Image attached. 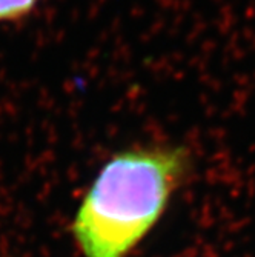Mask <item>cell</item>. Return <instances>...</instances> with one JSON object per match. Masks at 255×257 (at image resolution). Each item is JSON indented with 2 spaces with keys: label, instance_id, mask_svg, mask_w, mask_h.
Instances as JSON below:
<instances>
[{
  "label": "cell",
  "instance_id": "1",
  "mask_svg": "<svg viewBox=\"0 0 255 257\" xmlns=\"http://www.w3.org/2000/svg\"><path fill=\"white\" fill-rule=\"evenodd\" d=\"M189 168L184 147H132L114 154L74 220L85 257H125L158 220Z\"/></svg>",
  "mask_w": 255,
  "mask_h": 257
},
{
  "label": "cell",
  "instance_id": "2",
  "mask_svg": "<svg viewBox=\"0 0 255 257\" xmlns=\"http://www.w3.org/2000/svg\"><path fill=\"white\" fill-rule=\"evenodd\" d=\"M43 0H0V23L30 17Z\"/></svg>",
  "mask_w": 255,
  "mask_h": 257
}]
</instances>
